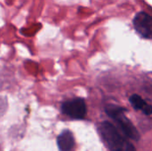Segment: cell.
<instances>
[{
	"label": "cell",
	"instance_id": "1",
	"mask_svg": "<svg viewBox=\"0 0 152 151\" xmlns=\"http://www.w3.org/2000/svg\"><path fill=\"white\" fill-rule=\"evenodd\" d=\"M99 129L110 151H136L134 145L124 138L112 124L103 122Z\"/></svg>",
	"mask_w": 152,
	"mask_h": 151
},
{
	"label": "cell",
	"instance_id": "2",
	"mask_svg": "<svg viewBox=\"0 0 152 151\" xmlns=\"http://www.w3.org/2000/svg\"><path fill=\"white\" fill-rule=\"evenodd\" d=\"M106 113L110 117L117 122L122 132L128 137L134 141H138L140 138V134L135 128V126L132 124V122L126 117L125 111L126 109L122 107H118L116 105H110L106 108Z\"/></svg>",
	"mask_w": 152,
	"mask_h": 151
},
{
	"label": "cell",
	"instance_id": "3",
	"mask_svg": "<svg viewBox=\"0 0 152 151\" xmlns=\"http://www.w3.org/2000/svg\"><path fill=\"white\" fill-rule=\"evenodd\" d=\"M61 111L73 119H83L86 116L87 109L84 99L75 98L65 101L61 105Z\"/></svg>",
	"mask_w": 152,
	"mask_h": 151
},
{
	"label": "cell",
	"instance_id": "4",
	"mask_svg": "<svg viewBox=\"0 0 152 151\" xmlns=\"http://www.w3.org/2000/svg\"><path fill=\"white\" fill-rule=\"evenodd\" d=\"M133 25L137 34L145 39H151L152 18L147 12H139L133 19Z\"/></svg>",
	"mask_w": 152,
	"mask_h": 151
},
{
	"label": "cell",
	"instance_id": "5",
	"mask_svg": "<svg viewBox=\"0 0 152 151\" xmlns=\"http://www.w3.org/2000/svg\"><path fill=\"white\" fill-rule=\"evenodd\" d=\"M57 144L60 151H73L75 148V139L73 133L69 130L63 131L57 138Z\"/></svg>",
	"mask_w": 152,
	"mask_h": 151
},
{
	"label": "cell",
	"instance_id": "6",
	"mask_svg": "<svg viewBox=\"0 0 152 151\" xmlns=\"http://www.w3.org/2000/svg\"><path fill=\"white\" fill-rule=\"evenodd\" d=\"M129 101L135 109L142 111L143 114H145L146 116H150L151 114V106L148 104L141 96L137 94H133L130 97Z\"/></svg>",
	"mask_w": 152,
	"mask_h": 151
}]
</instances>
